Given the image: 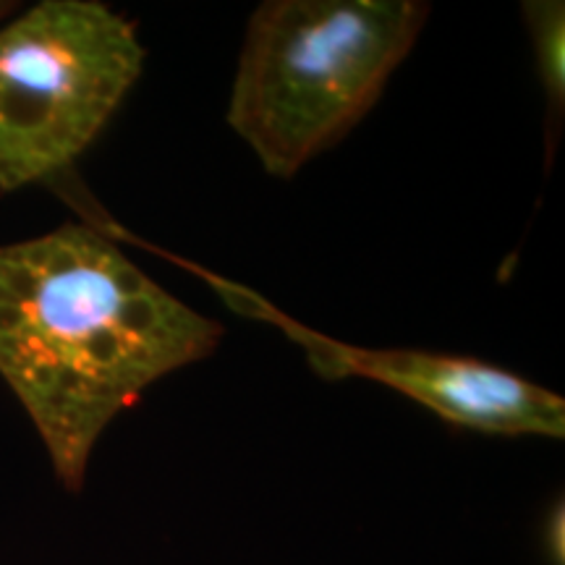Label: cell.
I'll return each instance as SVG.
<instances>
[{
    "mask_svg": "<svg viewBox=\"0 0 565 565\" xmlns=\"http://www.w3.org/2000/svg\"><path fill=\"white\" fill-rule=\"evenodd\" d=\"M221 338V324L87 223L0 244V377L71 494L84 490L105 429Z\"/></svg>",
    "mask_w": 565,
    "mask_h": 565,
    "instance_id": "cell-1",
    "label": "cell"
},
{
    "mask_svg": "<svg viewBox=\"0 0 565 565\" xmlns=\"http://www.w3.org/2000/svg\"><path fill=\"white\" fill-rule=\"evenodd\" d=\"M422 0H270L246 26L228 126L275 179H294L374 108L412 53Z\"/></svg>",
    "mask_w": 565,
    "mask_h": 565,
    "instance_id": "cell-2",
    "label": "cell"
},
{
    "mask_svg": "<svg viewBox=\"0 0 565 565\" xmlns=\"http://www.w3.org/2000/svg\"><path fill=\"white\" fill-rule=\"evenodd\" d=\"M137 24L100 0H42L0 21V192L55 181L145 68Z\"/></svg>",
    "mask_w": 565,
    "mask_h": 565,
    "instance_id": "cell-3",
    "label": "cell"
},
{
    "mask_svg": "<svg viewBox=\"0 0 565 565\" xmlns=\"http://www.w3.org/2000/svg\"><path fill=\"white\" fill-rule=\"evenodd\" d=\"M238 312L278 324L301 345L317 374L328 380L362 377L404 393L456 427L503 437L565 435V401L547 387L498 364L419 349H362L294 322L275 312L249 288L210 278Z\"/></svg>",
    "mask_w": 565,
    "mask_h": 565,
    "instance_id": "cell-4",
    "label": "cell"
},
{
    "mask_svg": "<svg viewBox=\"0 0 565 565\" xmlns=\"http://www.w3.org/2000/svg\"><path fill=\"white\" fill-rule=\"evenodd\" d=\"M524 9L532 38L536 74L545 92L550 118H563L565 108V6L561 0H529Z\"/></svg>",
    "mask_w": 565,
    "mask_h": 565,
    "instance_id": "cell-5",
    "label": "cell"
},
{
    "mask_svg": "<svg viewBox=\"0 0 565 565\" xmlns=\"http://www.w3.org/2000/svg\"><path fill=\"white\" fill-rule=\"evenodd\" d=\"M542 555L547 565H565V505L563 498L550 503L542 519Z\"/></svg>",
    "mask_w": 565,
    "mask_h": 565,
    "instance_id": "cell-6",
    "label": "cell"
},
{
    "mask_svg": "<svg viewBox=\"0 0 565 565\" xmlns=\"http://www.w3.org/2000/svg\"><path fill=\"white\" fill-rule=\"evenodd\" d=\"M13 9H17V6L13 3H3V0H0V21H6L13 13Z\"/></svg>",
    "mask_w": 565,
    "mask_h": 565,
    "instance_id": "cell-7",
    "label": "cell"
}]
</instances>
